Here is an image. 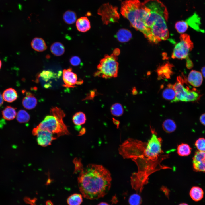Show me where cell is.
<instances>
[{
	"instance_id": "6da1fadb",
	"label": "cell",
	"mask_w": 205,
	"mask_h": 205,
	"mask_svg": "<svg viewBox=\"0 0 205 205\" xmlns=\"http://www.w3.org/2000/svg\"><path fill=\"white\" fill-rule=\"evenodd\" d=\"M147 142L129 138L120 146L119 153L124 159H131L137 165L138 171L132 174L131 178L141 185L147 183L148 177L153 173L162 169L171 168L161 164L162 161H155L146 154Z\"/></svg>"
},
{
	"instance_id": "7a4b0ae2",
	"label": "cell",
	"mask_w": 205,
	"mask_h": 205,
	"mask_svg": "<svg viewBox=\"0 0 205 205\" xmlns=\"http://www.w3.org/2000/svg\"><path fill=\"white\" fill-rule=\"evenodd\" d=\"M79 173L77 181L79 190L84 197L94 200L103 197L109 191L112 178L109 171L102 165H83L75 169Z\"/></svg>"
},
{
	"instance_id": "3957f363",
	"label": "cell",
	"mask_w": 205,
	"mask_h": 205,
	"mask_svg": "<svg viewBox=\"0 0 205 205\" xmlns=\"http://www.w3.org/2000/svg\"><path fill=\"white\" fill-rule=\"evenodd\" d=\"M149 12V9L140 0H125L121 4V14L130 25L142 32L150 41L156 43L157 40L145 24Z\"/></svg>"
},
{
	"instance_id": "277c9868",
	"label": "cell",
	"mask_w": 205,
	"mask_h": 205,
	"mask_svg": "<svg viewBox=\"0 0 205 205\" xmlns=\"http://www.w3.org/2000/svg\"><path fill=\"white\" fill-rule=\"evenodd\" d=\"M52 115L45 117L36 127L56 135L57 137L70 133L63 119L65 116L63 111L57 107H53L50 111Z\"/></svg>"
},
{
	"instance_id": "5b68a950",
	"label": "cell",
	"mask_w": 205,
	"mask_h": 205,
	"mask_svg": "<svg viewBox=\"0 0 205 205\" xmlns=\"http://www.w3.org/2000/svg\"><path fill=\"white\" fill-rule=\"evenodd\" d=\"M168 16L159 11L152 13L146 20L145 24L159 42L168 39L169 32L166 24Z\"/></svg>"
},
{
	"instance_id": "8992f818",
	"label": "cell",
	"mask_w": 205,
	"mask_h": 205,
	"mask_svg": "<svg viewBox=\"0 0 205 205\" xmlns=\"http://www.w3.org/2000/svg\"><path fill=\"white\" fill-rule=\"evenodd\" d=\"M118 59L117 56L113 53L105 55L100 60L94 76L106 79L117 77L119 65Z\"/></svg>"
},
{
	"instance_id": "52a82bcc",
	"label": "cell",
	"mask_w": 205,
	"mask_h": 205,
	"mask_svg": "<svg viewBox=\"0 0 205 205\" xmlns=\"http://www.w3.org/2000/svg\"><path fill=\"white\" fill-rule=\"evenodd\" d=\"M187 81L184 78L179 76L177 77V81L173 85L176 93L175 97L172 102L179 101H194L200 97L199 92L195 88H191L188 84L185 85Z\"/></svg>"
},
{
	"instance_id": "ba28073f",
	"label": "cell",
	"mask_w": 205,
	"mask_h": 205,
	"mask_svg": "<svg viewBox=\"0 0 205 205\" xmlns=\"http://www.w3.org/2000/svg\"><path fill=\"white\" fill-rule=\"evenodd\" d=\"M180 42L176 44L171 57L173 59H182L186 58L189 52L194 48L193 43L189 35L183 34L181 35Z\"/></svg>"
},
{
	"instance_id": "9c48e42d",
	"label": "cell",
	"mask_w": 205,
	"mask_h": 205,
	"mask_svg": "<svg viewBox=\"0 0 205 205\" xmlns=\"http://www.w3.org/2000/svg\"><path fill=\"white\" fill-rule=\"evenodd\" d=\"M97 13L101 16L102 22L105 25L118 22L120 17L118 7L109 3L101 6L98 10Z\"/></svg>"
},
{
	"instance_id": "30bf717a",
	"label": "cell",
	"mask_w": 205,
	"mask_h": 205,
	"mask_svg": "<svg viewBox=\"0 0 205 205\" xmlns=\"http://www.w3.org/2000/svg\"><path fill=\"white\" fill-rule=\"evenodd\" d=\"M32 133L36 136L38 144L43 147L50 145L52 141L57 138V137L52 133L41 130L37 127L33 129Z\"/></svg>"
},
{
	"instance_id": "8fae6325",
	"label": "cell",
	"mask_w": 205,
	"mask_h": 205,
	"mask_svg": "<svg viewBox=\"0 0 205 205\" xmlns=\"http://www.w3.org/2000/svg\"><path fill=\"white\" fill-rule=\"evenodd\" d=\"M63 86L67 88H73L76 85L81 84L83 80H78L77 75L72 71L71 68L64 69L63 72Z\"/></svg>"
},
{
	"instance_id": "7c38bea8",
	"label": "cell",
	"mask_w": 205,
	"mask_h": 205,
	"mask_svg": "<svg viewBox=\"0 0 205 205\" xmlns=\"http://www.w3.org/2000/svg\"><path fill=\"white\" fill-rule=\"evenodd\" d=\"M194 170L196 172H205V151H196L192 158Z\"/></svg>"
},
{
	"instance_id": "4fadbf2b",
	"label": "cell",
	"mask_w": 205,
	"mask_h": 205,
	"mask_svg": "<svg viewBox=\"0 0 205 205\" xmlns=\"http://www.w3.org/2000/svg\"><path fill=\"white\" fill-rule=\"evenodd\" d=\"M203 80V76L201 72L195 70H192L190 72L187 79L188 83L195 87L200 86Z\"/></svg>"
},
{
	"instance_id": "5bb4252c",
	"label": "cell",
	"mask_w": 205,
	"mask_h": 205,
	"mask_svg": "<svg viewBox=\"0 0 205 205\" xmlns=\"http://www.w3.org/2000/svg\"><path fill=\"white\" fill-rule=\"evenodd\" d=\"M37 100L32 93L29 92H26V96L23 99L22 104L26 109L30 110L34 108L37 104Z\"/></svg>"
},
{
	"instance_id": "9a60e30c",
	"label": "cell",
	"mask_w": 205,
	"mask_h": 205,
	"mask_svg": "<svg viewBox=\"0 0 205 205\" xmlns=\"http://www.w3.org/2000/svg\"><path fill=\"white\" fill-rule=\"evenodd\" d=\"M76 26L79 31L83 32H86L91 28L90 21L86 17H81L77 19Z\"/></svg>"
},
{
	"instance_id": "2e32d148",
	"label": "cell",
	"mask_w": 205,
	"mask_h": 205,
	"mask_svg": "<svg viewBox=\"0 0 205 205\" xmlns=\"http://www.w3.org/2000/svg\"><path fill=\"white\" fill-rule=\"evenodd\" d=\"M2 96L5 101L12 102L16 100L17 97V93L15 90L12 88H9L5 90L3 92Z\"/></svg>"
},
{
	"instance_id": "e0dca14e",
	"label": "cell",
	"mask_w": 205,
	"mask_h": 205,
	"mask_svg": "<svg viewBox=\"0 0 205 205\" xmlns=\"http://www.w3.org/2000/svg\"><path fill=\"white\" fill-rule=\"evenodd\" d=\"M31 45L32 48L38 52L43 51L47 48L45 41L40 38L36 37L34 38L31 42Z\"/></svg>"
},
{
	"instance_id": "ac0fdd59",
	"label": "cell",
	"mask_w": 205,
	"mask_h": 205,
	"mask_svg": "<svg viewBox=\"0 0 205 205\" xmlns=\"http://www.w3.org/2000/svg\"><path fill=\"white\" fill-rule=\"evenodd\" d=\"M132 37L131 32L125 29H120L116 33V38L120 42L124 43L129 41Z\"/></svg>"
},
{
	"instance_id": "d6986e66",
	"label": "cell",
	"mask_w": 205,
	"mask_h": 205,
	"mask_svg": "<svg viewBox=\"0 0 205 205\" xmlns=\"http://www.w3.org/2000/svg\"><path fill=\"white\" fill-rule=\"evenodd\" d=\"M3 118L7 120L14 119L16 116L15 108L11 106H7L2 111Z\"/></svg>"
},
{
	"instance_id": "ffe728a7",
	"label": "cell",
	"mask_w": 205,
	"mask_h": 205,
	"mask_svg": "<svg viewBox=\"0 0 205 205\" xmlns=\"http://www.w3.org/2000/svg\"><path fill=\"white\" fill-rule=\"evenodd\" d=\"M176 93L173 87V85L169 84L163 91L162 96L163 98L167 100L171 101L172 102L175 97Z\"/></svg>"
},
{
	"instance_id": "44dd1931",
	"label": "cell",
	"mask_w": 205,
	"mask_h": 205,
	"mask_svg": "<svg viewBox=\"0 0 205 205\" xmlns=\"http://www.w3.org/2000/svg\"><path fill=\"white\" fill-rule=\"evenodd\" d=\"M189 194L193 200L195 201H198L203 198L204 192L201 188L198 186H194L191 188Z\"/></svg>"
},
{
	"instance_id": "7402d4cb",
	"label": "cell",
	"mask_w": 205,
	"mask_h": 205,
	"mask_svg": "<svg viewBox=\"0 0 205 205\" xmlns=\"http://www.w3.org/2000/svg\"><path fill=\"white\" fill-rule=\"evenodd\" d=\"M50 49L52 53L57 56L62 55L65 52V48L61 43L56 42L52 44Z\"/></svg>"
},
{
	"instance_id": "603a6c76",
	"label": "cell",
	"mask_w": 205,
	"mask_h": 205,
	"mask_svg": "<svg viewBox=\"0 0 205 205\" xmlns=\"http://www.w3.org/2000/svg\"><path fill=\"white\" fill-rule=\"evenodd\" d=\"M191 149L192 148L188 144L182 143L178 145L177 153L180 156H187L191 153Z\"/></svg>"
},
{
	"instance_id": "cb8c5ba5",
	"label": "cell",
	"mask_w": 205,
	"mask_h": 205,
	"mask_svg": "<svg viewBox=\"0 0 205 205\" xmlns=\"http://www.w3.org/2000/svg\"><path fill=\"white\" fill-rule=\"evenodd\" d=\"M63 18L66 23L71 24L75 22L76 20L77 16L75 12L69 10L64 13Z\"/></svg>"
},
{
	"instance_id": "d4e9b609",
	"label": "cell",
	"mask_w": 205,
	"mask_h": 205,
	"mask_svg": "<svg viewBox=\"0 0 205 205\" xmlns=\"http://www.w3.org/2000/svg\"><path fill=\"white\" fill-rule=\"evenodd\" d=\"M72 120L74 124L76 126H80L84 124L86 120L85 114L81 112H76L73 116Z\"/></svg>"
},
{
	"instance_id": "484cf974",
	"label": "cell",
	"mask_w": 205,
	"mask_h": 205,
	"mask_svg": "<svg viewBox=\"0 0 205 205\" xmlns=\"http://www.w3.org/2000/svg\"><path fill=\"white\" fill-rule=\"evenodd\" d=\"M82 195L75 193L70 195L67 198V202L69 205H80L83 202Z\"/></svg>"
},
{
	"instance_id": "4316f807",
	"label": "cell",
	"mask_w": 205,
	"mask_h": 205,
	"mask_svg": "<svg viewBox=\"0 0 205 205\" xmlns=\"http://www.w3.org/2000/svg\"><path fill=\"white\" fill-rule=\"evenodd\" d=\"M162 127L164 131L167 133H171L174 131L176 128V125L173 120L167 119L163 123Z\"/></svg>"
},
{
	"instance_id": "83f0119b",
	"label": "cell",
	"mask_w": 205,
	"mask_h": 205,
	"mask_svg": "<svg viewBox=\"0 0 205 205\" xmlns=\"http://www.w3.org/2000/svg\"><path fill=\"white\" fill-rule=\"evenodd\" d=\"M16 119L20 123H25L28 122L30 119L29 114L24 110H19L16 115Z\"/></svg>"
},
{
	"instance_id": "f1b7e54d",
	"label": "cell",
	"mask_w": 205,
	"mask_h": 205,
	"mask_svg": "<svg viewBox=\"0 0 205 205\" xmlns=\"http://www.w3.org/2000/svg\"><path fill=\"white\" fill-rule=\"evenodd\" d=\"M110 111L112 115L116 116H121L123 113V109L122 105L118 103H115L113 104L110 108Z\"/></svg>"
},
{
	"instance_id": "f546056e",
	"label": "cell",
	"mask_w": 205,
	"mask_h": 205,
	"mask_svg": "<svg viewBox=\"0 0 205 205\" xmlns=\"http://www.w3.org/2000/svg\"><path fill=\"white\" fill-rule=\"evenodd\" d=\"M175 26L177 31L180 33L185 32L188 28V24L187 22L183 20L177 22Z\"/></svg>"
},
{
	"instance_id": "4dcf8cb0",
	"label": "cell",
	"mask_w": 205,
	"mask_h": 205,
	"mask_svg": "<svg viewBox=\"0 0 205 205\" xmlns=\"http://www.w3.org/2000/svg\"><path fill=\"white\" fill-rule=\"evenodd\" d=\"M141 202V197L136 194L132 195L128 199V202L130 205H140Z\"/></svg>"
},
{
	"instance_id": "1f68e13d",
	"label": "cell",
	"mask_w": 205,
	"mask_h": 205,
	"mask_svg": "<svg viewBox=\"0 0 205 205\" xmlns=\"http://www.w3.org/2000/svg\"><path fill=\"white\" fill-rule=\"evenodd\" d=\"M195 145L198 150L202 151H205V139L200 138L196 141Z\"/></svg>"
},
{
	"instance_id": "d6a6232c",
	"label": "cell",
	"mask_w": 205,
	"mask_h": 205,
	"mask_svg": "<svg viewBox=\"0 0 205 205\" xmlns=\"http://www.w3.org/2000/svg\"><path fill=\"white\" fill-rule=\"evenodd\" d=\"M55 75L52 71H43L39 75L44 81H47L49 79L54 77Z\"/></svg>"
},
{
	"instance_id": "836d02e7",
	"label": "cell",
	"mask_w": 205,
	"mask_h": 205,
	"mask_svg": "<svg viewBox=\"0 0 205 205\" xmlns=\"http://www.w3.org/2000/svg\"><path fill=\"white\" fill-rule=\"evenodd\" d=\"M71 64L73 66H77L80 63L81 60L80 58L77 56L72 57L70 60Z\"/></svg>"
},
{
	"instance_id": "e575fe53",
	"label": "cell",
	"mask_w": 205,
	"mask_h": 205,
	"mask_svg": "<svg viewBox=\"0 0 205 205\" xmlns=\"http://www.w3.org/2000/svg\"><path fill=\"white\" fill-rule=\"evenodd\" d=\"M199 120L202 124L205 126V113L203 114L200 116Z\"/></svg>"
},
{
	"instance_id": "d590c367",
	"label": "cell",
	"mask_w": 205,
	"mask_h": 205,
	"mask_svg": "<svg viewBox=\"0 0 205 205\" xmlns=\"http://www.w3.org/2000/svg\"><path fill=\"white\" fill-rule=\"evenodd\" d=\"M120 52V50L119 49L116 48L114 50L113 53L118 56Z\"/></svg>"
},
{
	"instance_id": "8d00e7d4",
	"label": "cell",
	"mask_w": 205,
	"mask_h": 205,
	"mask_svg": "<svg viewBox=\"0 0 205 205\" xmlns=\"http://www.w3.org/2000/svg\"><path fill=\"white\" fill-rule=\"evenodd\" d=\"M201 73L203 77L205 78V66L203 67L201 69Z\"/></svg>"
},
{
	"instance_id": "74e56055",
	"label": "cell",
	"mask_w": 205,
	"mask_h": 205,
	"mask_svg": "<svg viewBox=\"0 0 205 205\" xmlns=\"http://www.w3.org/2000/svg\"><path fill=\"white\" fill-rule=\"evenodd\" d=\"M3 100L2 95L0 93V107L3 104Z\"/></svg>"
},
{
	"instance_id": "f35d334b",
	"label": "cell",
	"mask_w": 205,
	"mask_h": 205,
	"mask_svg": "<svg viewBox=\"0 0 205 205\" xmlns=\"http://www.w3.org/2000/svg\"><path fill=\"white\" fill-rule=\"evenodd\" d=\"M46 205H53L52 202L50 201H47L46 203Z\"/></svg>"
},
{
	"instance_id": "ab89813d",
	"label": "cell",
	"mask_w": 205,
	"mask_h": 205,
	"mask_svg": "<svg viewBox=\"0 0 205 205\" xmlns=\"http://www.w3.org/2000/svg\"><path fill=\"white\" fill-rule=\"evenodd\" d=\"M85 132V129L84 128H83L81 130L79 134H80V135L81 134V135L83 134Z\"/></svg>"
},
{
	"instance_id": "60d3db41",
	"label": "cell",
	"mask_w": 205,
	"mask_h": 205,
	"mask_svg": "<svg viewBox=\"0 0 205 205\" xmlns=\"http://www.w3.org/2000/svg\"><path fill=\"white\" fill-rule=\"evenodd\" d=\"M97 205H110L108 203L105 202H101Z\"/></svg>"
},
{
	"instance_id": "b9f144b4",
	"label": "cell",
	"mask_w": 205,
	"mask_h": 205,
	"mask_svg": "<svg viewBox=\"0 0 205 205\" xmlns=\"http://www.w3.org/2000/svg\"><path fill=\"white\" fill-rule=\"evenodd\" d=\"M2 65V61L1 59H0V69L1 68V66Z\"/></svg>"
},
{
	"instance_id": "7bdbcfd3",
	"label": "cell",
	"mask_w": 205,
	"mask_h": 205,
	"mask_svg": "<svg viewBox=\"0 0 205 205\" xmlns=\"http://www.w3.org/2000/svg\"><path fill=\"white\" fill-rule=\"evenodd\" d=\"M179 205H188L187 204L185 203H181L179 204Z\"/></svg>"
}]
</instances>
